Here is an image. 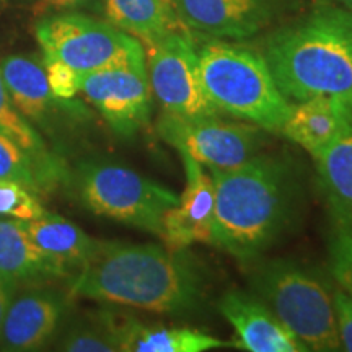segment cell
Returning <instances> with one entry per match:
<instances>
[{
	"instance_id": "obj_19",
	"label": "cell",
	"mask_w": 352,
	"mask_h": 352,
	"mask_svg": "<svg viewBox=\"0 0 352 352\" xmlns=\"http://www.w3.org/2000/svg\"><path fill=\"white\" fill-rule=\"evenodd\" d=\"M329 210L342 228H352V129L314 155Z\"/></svg>"
},
{
	"instance_id": "obj_26",
	"label": "cell",
	"mask_w": 352,
	"mask_h": 352,
	"mask_svg": "<svg viewBox=\"0 0 352 352\" xmlns=\"http://www.w3.org/2000/svg\"><path fill=\"white\" fill-rule=\"evenodd\" d=\"M329 270L352 298V233L346 228H341L329 243Z\"/></svg>"
},
{
	"instance_id": "obj_16",
	"label": "cell",
	"mask_w": 352,
	"mask_h": 352,
	"mask_svg": "<svg viewBox=\"0 0 352 352\" xmlns=\"http://www.w3.org/2000/svg\"><path fill=\"white\" fill-rule=\"evenodd\" d=\"M33 243L50 258L60 276L74 279L94 252L96 240L80 227L54 214H44L34 220H21Z\"/></svg>"
},
{
	"instance_id": "obj_6",
	"label": "cell",
	"mask_w": 352,
	"mask_h": 352,
	"mask_svg": "<svg viewBox=\"0 0 352 352\" xmlns=\"http://www.w3.org/2000/svg\"><path fill=\"white\" fill-rule=\"evenodd\" d=\"M78 199L96 215L162 236L166 210L178 204L168 188L122 165L88 162L76 175Z\"/></svg>"
},
{
	"instance_id": "obj_2",
	"label": "cell",
	"mask_w": 352,
	"mask_h": 352,
	"mask_svg": "<svg viewBox=\"0 0 352 352\" xmlns=\"http://www.w3.org/2000/svg\"><path fill=\"white\" fill-rule=\"evenodd\" d=\"M215 204L212 243L239 261L266 252L290 222L296 183L285 162L254 157L235 168H210Z\"/></svg>"
},
{
	"instance_id": "obj_21",
	"label": "cell",
	"mask_w": 352,
	"mask_h": 352,
	"mask_svg": "<svg viewBox=\"0 0 352 352\" xmlns=\"http://www.w3.org/2000/svg\"><path fill=\"white\" fill-rule=\"evenodd\" d=\"M109 23L147 44L157 43L182 23L173 0H104Z\"/></svg>"
},
{
	"instance_id": "obj_22",
	"label": "cell",
	"mask_w": 352,
	"mask_h": 352,
	"mask_svg": "<svg viewBox=\"0 0 352 352\" xmlns=\"http://www.w3.org/2000/svg\"><path fill=\"white\" fill-rule=\"evenodd\" d=\"M0 134L15 140L25 152H28L44 168L56 175L57 178H60V165L47 151L46 144H44L36 129L15 108L7 91L2 74H0Z\"/></svg>"
},
{
	"instance_id": "obj_30",
	"label": "cell",
	"mask_w": 352,
	"mask_h": 352,
	"mask_svg": "<svg viewBox=\"0 0 352 352\" xmlns=\"http://www.w3.org/2000/svg\"><path fill=\"white\" fill-rule=\"evenodd\" d=\"M16 290H19L16 285L8 284L6 280L0 279V329H2V323H3V318H6L7 308L10 305L12 298L16 294Z\"/></svg>"
},
{
	"instance_id": "obj_1",
	"label": "cell",
	"mask_w": 352,
	"mask_h": 352,
	"mask_svg": "<svg viewBox=\"0 0 352 352\" xmlns=\"http://www.w3.org/2000/svg\"><path fill=\"white\" fill-rule=\"evenodd\" d=\"M72 294L158 315H184L199 307L204 280L184 250L96 241L72 279Z\"/></svg>"
},
{
	"instance_id": "obj_27",
	"label": "cell",
	"mask_w": 352,
	"mask_h": 352,
	"mask_svg": "<svg viewBox=\"0 0 352 352\" xmlns=\"http://www.w3.org/2000/svg\"><path fill=\"white\" fill-rule=\"evenodd\" d=\"M51 91L59 100H72L80 91V74L59 60H43Z\"/></svg>"
},
{
	"instance_id": "obj_15",
	"label": "cell",
	"mask_w": 352,
	"mask_h": 352,
	"mask_svg": "<svg viewBox=\"0 0 352 352\" xmlns=\"http://www.w3.org/2000/svg\"><path fill=\"white\" fill-rule=\"evenodd\" d=\"M349 129H352L351 104L336 96L318 95L290 107L280 132L315 155L334 138Z\"/></svg>"
},
{
	"instance_id": "obj_11",
	"label": "cell",
	"mask_w": 352,
	"mask_h": 352,
	"mask_svg": "<svg viewBox=\"0 0 352 352\" xmlns=\"http://www.w3.org/2000/svg\"><path fill=\"white\" fill-rule=\"evenodd\" d=\"M65 297L56 290L28 285L15 294L0 329V351H39L54 336L65 311Z\"/></svg>"
},
{
	"instance_id": "obj_12",
	"label": "cell",
	"mask_w": 352,
	"mask_h": 352,
	"mask_svg": "<svg viewBox=\"0 0 352 352\" xmlns=\"http://www.w3.org/2000/svg\"><path fill=\"white\" fill-rule=\"evenodd\" d=\"M189 30L215 39H246L276 15L277 0H173Z\"/></svg>"
},
{
	"instance_id": "obj_25",
	"label": "cell",
	"mask_w": 352,
	"mask_h": 352,
	"mask_svg": "<svg viewBox=\"0 0 352 352\" xmlns=\"http://www.w3.org/2000/svg\"><path fill=\"white\" fill-rule=\"evenodd\" d=\"M46 214L36 192L15 182L0 179V217L34 220Z\"/></svg>"
},
{
	"instance_id": "obj_23",
	"label": "cell",
	"mask_w": 352,
	"mask_h": 352,
	"mask_svg": "<svg viewBox=\"0 0 352 352\" xmlns=\"http://www.w3.org/2000/svg\"><path fill=\"white\" fill-rule=\"evenodd\" d=\"M57 349L69 352L121 351L118 315L104 311L94 318L77 321L63 334Z\"/></svg>"
},
{
	"instance_id": "obj_29",
	"label": "cell",
	"mask_w": 352,
	"mask_h": 352,
	"mask_svg": "<svg viewBox=\"0 0 352 352\" xmlns=\"http://www.w3.org/2000/svg\"><path fill=\"white\" fill-rule=\"evenodd\" d=\"M94 0H36L34 12L38 15L50 12H63V10H74V8L88 6Z\"/></svg>"
},
{
	"instance_id": "obj_10",
	"label": "cell",
	"mask_w": 352,
	"mask_h": 352,
	"mask_svg": "<svg viewBox=\"0 0 352 352\" xmlns=\"http://www.w3.org/2000/svg\"><path fill=\"white\" fill-rule=\"evenodd\" d=\"M157 132L179 153L195 158L202 166L220 170L235 168L256 157L263 138L258 127L230 124L217 116L182 120L165 113Z\"/></svg>"
},
{
	"instance_id": "obj_8",
	"label": "cell",
	"mask_w": 352,
	"mask_h": 352,
	"mask_svg": "<svg viewBox=\"0 0 352 352\" xmlns=\"http://www.w3.org/2000/svg\"><path fill=\"white\" fill-rule=\"evenodd\" d=\"M148 82L165 114L182 120L217 116L219 109L202 85L199 56L184 32L166 34L148 44Z\"/></svg>"
},
{
	"instance_id": "obj_28",
	"label": "cell",
	"mask_w": 352,
	"mask_h": 352,
	"mask_svg": "<svg viewBox=\"0 0 352 352\" xmlns=\"http://www.w3.org/2000/svg\"><path fill=\"white\" fill-rule=\"evenodd\" d=\"M333 308L341 349L352 352V298L342 289H336L333 294Z\"/></svg>"
},
{
	"instance_id": "obj_24",
	"label": "cell",
	"mask_w": 352,
	"mask_h": 352,
	"mask_svg": "<svg viewBox=\"0 0 352 352\" xmlns=\"http://www.w3.org/2000/svg\"><path fill=\"white\" fill-rule=\"evenodd\" d=\"M0 179L20 183L38 195L43 189L54 186L59 178L25 152L15 140L0 134Z\"/></svg>"
},
{
	"instance_id": "obj_9",
	"label": "cell",
	"mask_w": 352,
	"mask_h": 352,
	"mask_svg": "<svg viewBox=\"0 0 352 352\" xmlns=\"http://www.w3.org/2000/svg\"><path fill=\"white\" fill-rule=\"evenodd\" d=\"M80 91L120 138H132L148 122L152 88L145 56L80 76Z\"/></svg>"
},
{
	"instance_id": "obj_5",
	"label": "cell",
	"mask_w": 352,
	"mask_h": 352,
	"mask_svg": "<svg viewBox=\"0 0 352 352\" xmlns=\"http://www.w3.org/2000/svg\"><path fill=\"white\" fill-rule=\"evenodd\" d=\"M258 298L307 351H340L333 297L314 272L287 259L266 263L253 277Z\"/></svg>"
},
{
	"instance_id": "obj_31",
	"label": "cell",
	"mask_w": 352,
	"mask_h": 352,
	"mask_svg": "<svg viewBox=\"0 0 352 352\" xmlns=\"http://www.w3.org/2000/svg\"><path fill=\"white\" fill-rule=\"evenodd\" d=\"M336 3H340V6L349 8V10H352V0H334Z\"/></svg>"
},
{
	"instance_id": "obj_7",
	"label": "cell",
	"mask_w": 352,
	"mask_h": 352,
	"mask_svg": "<svg viewBox=\"0 0 352 352\" xmlns=\"http://www.w3.org/2000/svg\"><path fill=\"white\" fill-rule=\"evenodd\" d=\"M36 39L43 60H59L80 76L145 56L135 38L80 13H59L39 20Z\"/></svg>"
},
{
	"instance_id": "obj_13",
	"label": "cell",
	"mask_w": 352,
	"mask_h": 352,
	"mask_svg": "<svg viewBox=\"0 0 352 352\" xmlns=\"http://www.w3.org/2000/svg\"><path fill=\"white\" fill-rule=\"evenodd\" d=\"M182 157L186 188L178 204L166 210L162 232V239L170 250H186L192 243H212L215 204L212 176L195 158L184 153Z\"/></svg>"
},
{
	"instance_id": "obj_17",
	"label": "cell",
	"mask_w": 352,
	"mask_h": 352,
	"mask_svg": "<svg viewBox=\"0 0 352 352\" xmlns=\"http://www.w3.org/2000/svg\"><path fill=\"white\" fill-rule=\"evenodd\" d=\"M0 74L15 108L26 120L47 126L57 101L47 82L44 64L28 56H8L0 63Z\"/></svg>"
},
{
	"instance_id": "obj_18",
	"label": "cell",
	"mask_w": 352,
	"mask_h": 352,
	"mask_svg": "<svg viewBox=\"0 0 352 352\" xmlns=\"http://www.w3.org/2000/svg\"><path fill=\"white\" fill-rule=\"evenodd\" d=\"M59 277L60 272L33 243L21 220H0V279L20 289Z\"/></svg>"
},
{
	"instance_id": "obj_3",
	"label": "cell",
	"mask_w": 352,
	"mask_h": 352,
	"mask_svg": "<svg viewBox=\"0 0 352 352\" xmlns=\"http://www.w3.org/2000/svg\"><path fill=\"white\" fill-rule=\"evenodd\" d=\"M264 59L285 98L328 95L352 107V10L327 6L267 39Z\"/></svg>"
},
{
	"instance_id": "obj_20",
	"label": "cell",
	"mask_w": 352,
	"mask_h": 352,
	"mask_svg": "<svg viewBox=\"0 0 352 352\" xmlns=\"http://www.w3.org/2000/svg\"><path fill=\"white\" fill-rule=\"evenodd\" d=\"M121 351L127 352H204L227 346V341L192 328L147 327L118 316Z\"/></svg>"
},
{
	"instance_id": "obj_14",
	"label": "cell",
	"mask_w": 352,
	"mask_h": 352,
	"mask_svg": "<svg viewBox=\"0 0 352 352\" xmlns=\"http://www.w3.org/2000/svg\"><path fill=\"white\" fill-rule=\"evenodd\" d=\"M219 310L239 336V347L250 352H307V347L277 320L261 298L228 292Z\"/></svg>"
},
{
	"instance_id": "obj_4",
	"label": "cell",
	"mask_w": 352,
	"mask_h": 352,
	"mask_svg": "<svg viewBox=\"0 0 352 352\" xmlns=\"http://www.w3.org/2000/svg\"><path fill=\"white\" fill-rule=\"evenodd\" d=\"M202 85L219 111L280 132L290 113L266 59L248 47L210 41L197 51Z\"/></svg>"
}]
</instances>
